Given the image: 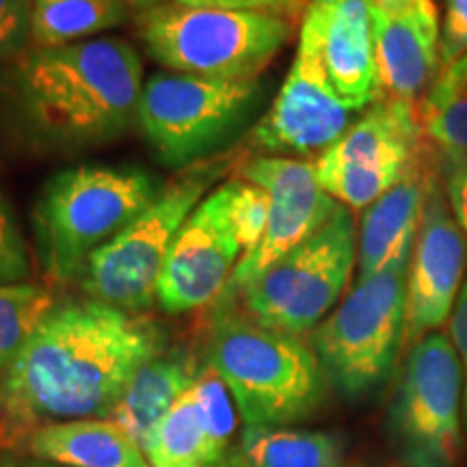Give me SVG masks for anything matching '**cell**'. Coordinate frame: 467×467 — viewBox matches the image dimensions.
Returning <instances> with one entry per match:
<instances>
[{"label": "cell", "instance_id": "obj_32", "mask_svg": "<svg viewBox=\"0 0 467 467\" xmlns=\"http://www.w3.org/2000/svg\"><path fill=\"white\" fill-rule=\"evenodd\" d=\"M451 342L463 370V413L467 418V279L451 314Z\"/></svg>", "mask_w": 467, "mask_h": 467}, {"label": "cell", "instance_id": "obj_2", "mask_svg": "<svg viewBox=\"0 0 467 467\" xmlns=\"http://www.w3.org/2000/svg\"><path fill=\"white\" fill-rule=\"evenodd\" d=\"M14 80L28 126L61 148L124 134L137 121L145 85L141 57L119 37L35 48L22 57Z\"/></svg>", "mask_w": 467, "mask_h": 467}, {"label": "cell", "instance_id": "obj_6", "mask_svg": "<svg viewBox=\"0 0 467 467\" xmlns=\"http://www.w3.org/2000/svg\"><path fill=\"white\" fill-rule=\"evenodd\" d=\"M232 156L186 169L154 202L87 260L83 288L89 299L130 314H143L159 301V282L169 249L206 197L210 186L230 169Z\"/></svg>", "mask_w": 467, "mask_h": 467}, {"label": "cell", "instance_id": "obj_31", "mask_svg": "<svg viewBox=\"0 0 467 467\" xmlns=\"http://www.w3.org/2000/svg\"><path fill=\"white\" fill-rule=\"evenodd\" d=\"M446 195L451 203L452 217L467 241V156L465 159L448 161L446 173Z\"/></svg>", "mask_w": 467, "mask_h": 467}, {"label": "cell", "instance_id": "obj_14", "mask_svg": "<svg viewBox=\"0 0 467 467\" xmlns=\"http://www.w3.org/2000/svg\"><path fill=\"white\" fill-rule=\"evenodd\" d=\"M234 186L236 180H230L203 197L175 236L159 282L162 312H195L230 284L244 255L232 221Z\"/></svg>", "mask_w": 467, "mask_h": 467}, {"label": "cell", "instance_id": "obj_23", "mask_svg": "<svg viewBox=\"0 0 467 467\" xmlns=\"http://www.w3.org/2000/svg\"><path fill=\"white\" fill-rule=\"evenodd\" d=\"M422 134L448 161L467 156V55L441 69L418 110Z\"/></svg>", "mask_w": 467, "mask_h": 467}, {"label": "cell", "instance_id": "obj_20", "mask_svg": "<svg viewBox=\"0 0 467 467\" xmlns=\"http://www.w3.org/2000/svg\"><path fill=\"white\" fill-rule=\"evenodd\" d=\"M200 375L186 350L162 353L137 372L110 413V420L141 446L151 426L189 392Z\"/></svg>", "mask_w": 467, "mask_h": 467}, {"label": "cell", "instance_id": "obj_36", "mask_svg": "<svg viewBox=\"0 0 467 467\" xmlns=\"http://www.w3.org/2000/svg\"><path fill=\"white\" fill-rule=\"evenodd\" d=\"M22 467H66V465H58V463H48V461H28V463H25Z\"/></svg>", "mask_w": 467, "mask_h": 467}, {"label": "cell", "instance_id": "obj_28", "mask_svg": "<svg viewBox=\"0 0 467 467\" xmlns=\"http://www.w3.org/2000/svg\"><path fill=\"white\" fill-rule=\"evenodd\" d=\"M33 0H0V61L25 55L31 37Z\"/></svg>", "mask_w": 467, "mask_h": 467}, {"label": "cell", "instance_id": "obj_34", "mask_svg": "<svg viewBox=\"0 0 467 467\" xmlns=\"http://www.w3.org/2000/svg\"><path fill=\"white\" fill-rule=\"evenodd\" d=\"M375 3L381 7L383 11H389V14H396V11L407 9L409 5H413L416 0H375Z\"/></svg>", "mask_w": 467, "mask_h": 467}, {"label": "cell", "instance_id": "obj_12", "mask_svg": "<svg viewBox=\"0 0 467 467\" xmlns=\"http://www.w3.org/2000/svg\"><path fill=\"white\" fill-rule=\"evenodd\" d=\"M350 115L327 76L317 26L303 16L295 61L273 107L251 132V145L268 156H320L348 130Z\"/></svg>", "mask_w": 467, "mask_h": 467}, {"label": "cell", "instance_id": "obj_18", "mask_svg": "<svg viewBox=\"0 0 467 467\" xmlns=\"http://www.w3.org/2000/svg\"><path fill=\"white\" fill-rule=\"evenodd\" d=\"M426 182L429 178H422L416 162L399 184L366 208L358 236V282L409 265L422 219Z\"/></svg>", "mask_w": 467, "mask_h": 467}, {"label": "cell", "instance_id": "obj_19", "mask_svg": "<svg viewBox=\"0 0 467 467\" xmlns=\"http://www.w3.org/2000/svg\"><path fill=\"white\" fill-rule=\"evenodd\" d=\"M28 448L35 459L66 467H150L137 440L110 418L37 426Z\"/></svg>", "mask_w": 467, "mask_h": 467}, {"label": "cell", "instance_id": "obj_1", "mask_svg": "<svg viewBox=\"0 0 467 467\" xmlns=\"http://www.w3.org/2000/svg\"><path fill=\"white\" fill-rule=\"evenodd\" d=\"M167 336L143 314L96 299L72 301L37 327L0 379V413L14 426L110 418Z\"/></svg>", "mask_w": 467, "mask_h": 467}, {"label": "cell", "instance_id": "obj_21", "mask_svg": "<svg viewBox=\"0 0 467 467\" xmlns=\"http://www.w3.org/2000/svg\"><path fill=\"white\" fill-rule=\"evenodd\" d=\"M238 446L247 467H342L344 457L340 435L284 426H244Z\"/></svg>", "mask_w": 467, "mask_h": 467}, {"label": "cell", "instance_id": "obj_25", "mask_svg": "<svg viewBox=\"0 0 467 467\" xmlns=\"http://www.w3.org/2000/svg\"><path fill=\"white\" fill-rule=\"evenodd\" d=\"M55 306V295L46 285L31 282L0 285V372L20 355Z\"/></svg>", "mask_w": 467, "mask_h": 467}, {"label": "cell", "instance_id": "obj_29", "mask_svg": "<svg viewBox=\"0 0 467 467\" xmlns=\"http://www.w3.org/2000/svg\"><path fill=\"white\" fill-rule=\"evenodd\" d=\"M175 5L195 9L244 11V14H271L288 20H303L309 0H171Z\"/></svg>", "mask_w": 467, "mask_h": 467}, {"label": "cell", "instance_id": "obj_30", "mask_svg": "<svg viewBox=\"0 0 467 467\" xmlns=\"http://www.w3.org/2000/svg\"><path fill=\"white\" fill-rule=\"evenodd\" d=\"M467 55V0H443L441 69Z\"/></svg>", "mask_w": 467, "mask_h": 467}, {"label": "cell", "instance_id": "obj_4", "mask_svg": "<svg viewBox=\"0 0 467 467\" xmlns=\"http://www.w3.org/2000/svg\"><path fill=\"white\" fill-rule=\"evenodd\" d=\"M141 169L76 167L48 180L35 208V241L46 275L58 284L83 275L87 260L159 197Z\"/></svg>", "mask_w": 467, "mask_h": 467}, {"label": "cell", "instance_id": "obj_9", "mask_svg": "<svg viewBox=\"0 0 467 467\" xmlns=\"http://www.w3.org/2000/svg\"><path fill=\"white\" fill-rule=\"evenodd\" d=\"M260 96L258 80L161 72L145 80L137 124L165 165L186 167L236 132Z\"/></svg>", "mask_w": 467, "mask_h": 467}, {"label": "cell", "instance_id": "obj_10", "mask_svg": "<svg viewBox=\"0 0 467 467\" xmlns=\"http://www.w3.org/2000/svg\"><path fill=\"white\" fill-rule=\"evenodd\" d=\"M463 370L452 342L429 334L416 342L389 407V433L411 467H452L461 448Z\"/></svg>", "mask_w": 467, "mask_h": 467}, {"label": "cell", "instance_id": "obj_8", "mask_svg": "<svg viewBox=\"0 0 467 467\" xmlns=\"http://www.w3.org/2000/svg\"><path fill=\"white\" fill-rule=\"evenodd\" d=\"M355 262V219L340 206L329 223L241 292L244 309L262 327L299 337L317 329L336 306Z\"/></svg>", "mask_w": 467, "mask_h": 467}, {"label": "cell", "instance_id": "obj_17", "mask_svg": "<svg viewBox=\"0 0 467 467\" xmlns=\"http://www.w3.org/2000/svg\"><path fill=\"white\" fill-rule=\"evenodd\" d=\"M379 91L389 100L413 102L441 67V25L433 0L407 9L372 7Z\"/></svg>", "mask_w": 467, "mask_h": 467}, {"label": "cell", "instance_id": "obj_13", "mask_svg": "<svg viewBox=\"0 0 467 467\" xmlns=\"http://www.w3.org/2000/svg\"><path fill=\"white\" fill-rule=\"evenodd\" d=\"M244 182L268 195V221L258 247L234 268L225 295H236L258 279L268 266L306 243L329 223L342 206L320 189L314 165L288 156H258L243 167Z\"/></svg>", "mask_w": 467, "mask_h": 467}, {"label": "cell", "instance_id": "obj_33", "mask_svg": "<svg viewBox=\"0 0 467 467\" xmlns=\"http://www.w3.org/2000/svg\"><path fill=\"white\" fill-rule=\"evenodd\" d=\"M165 3H171V0H124V5L128 9L132 11V14H143V11H150L154 7H161V5Z\"/></svg>", "mask_w": 467, "mask_h": 467}, {"label": "cell", "instance_id": "obj_5", "mask_svg": "<svg viewBox=\"0 0 467 467\" xmlns=\"http://www.w3.org/2000/svg\"><path fill=\"white\" fill-rule=\"evenodd\" d=\"M137 33L145 52L167 72L210 80H258L288 46L295 20L165 3L137 16Z\"/></svg>", "mask_w": 467, "mask_h": 467}, {"label": "cell", "instance_id": "obj_27", "mask_svg": "<svg viewBox=\"0 0 467 467\" xmlns=\"http://www.w3.org/2000/svg\"><path fill=\"white\" fill-rule=\"evenodd\" d=\"M28 275H31V260H28L25 234L7 197L0 192V285L26 282Z\"/></svg>", "mask_w": 467, "mask_h": 467}, {"label": "cell", "instance_id": "obj_15", "mask_svg": "<svg viewBox=\"0 0 467 467\" xmlns=\"http://www.w3.org/2000/svg\"><path fill=\"white\" fill-rule=\"evenodd\" d=\"M467 262V241L435 178L424 192L422 219L407 271L405 342H420L451 317Z\"/></svg>", "mask_w": 467, "mask_h": 467}, {"label": "cell", "instance_id": "obj_35", "mask_svg": "<svg viewBox=\"0 0 467 467\" xmlns=\"http://www.w3.org/2000/svg\"><path fill=\"white\" fill-rule=\"evenodd\" d=\"M0 467H22L9 452L0 451Z\"/></svg>", "mask_w": 467, "mask_h": 467}, {"label": "cell", "instance_id": "obj_3", "mask_svg": "<svg viewBox=\"0 0 467 467\" xmlns=\"http://www.w3.org/2000/svg\"><path fill=\"white\" fill-rule=\"evenodd\" d=\"M208 368L230 389L244 426H288L312 418L329 383L301 337L238 314L214 325Z\"/></svg>", "mask_w": 467, "mask_h": 467}, {"label": "cell", "instance_id": "obj_22", "mask_svg": "<svg viewBox=\"0 0 467 467\" xmlns=\"http://www.w3.org/2000/svg\"><path fill=\"white\" fill-rule=\"evenodd\" d=\"M128 16L124 0H33L31 37L37 48L85 42L121 26Z\"/></svg>", "mask_w": 467, "mask_h": 467}, {"label": "cell", "instance_id": "obj_16", "mask_svg": "<svg viewBox=\"0 0 467 467\" xmlns=\"http://www.w3.org/2000/svg\"><path fill=\"white\" fill-rule=\"evenodd\" d=\"M372 7L375 0H309L306 9L317 26L327 76L353 113L381 100Z\"/></svg>", "mask_w": 467, "mask_h": 467}, {"label": "cell", "instance_id": "obj_7", "mask_svg": "<svg viewBox=\"0 0 467 467\" xmlns=\"http://www.w3.org/2000/svg\"><path fill=\"white\" fill-rule=\"evenodd\" d=\"M407 271L400 265L358 282L312 334V348L327 381L350 400L388 381L405 342Z\"/></svg>", "mask_w": 467, "mask_h": 467}, {"label": "cell", "instance_id": "obj_24", "mask_svg": "<svg viewBox=\"0 0 467 467\" xmlns=\"http://www.w3.org/2000/svg\"><path fill=\"white\" fill-rule=\"evenodd\" d=\"M150 467H206V437L192 388L141 441Z\"/></svg>", "mask_w": 467, "mask_h": 467}, {"label": "cell", "instance_id": "obj_26", "mask_svg": "<svg viewBox=\"0 0 467 467\" xmlns=\"http://www.w3.org/2000/svg\"><path fill=\"white\" fill-rule=\"evenodd\" d=\"M268 195L260 186L236 180L232 197V221L236 227V236L241 241L244 255L258 247L265 236L268 221ZM243 255V258H244Z\"/></svg>", "mask_w": 467, "mask_h": 467}, {"label": "cell", "instance_id": "obj_11", "mask_svg": "<svg viewBox=\"0 0 467 467\" xmlns=\"http://www.w3.org/2000/svg\"><path fill=\"white\" fill-rule=\"evenodd\" d=\"M413 102L381 98L314 162L320 189L347 208H368L416 165L420 150Z\"/></svg>", "mask_w": 467, "mask_h": 467}]
</instances>
